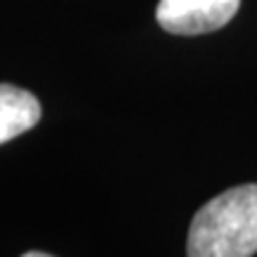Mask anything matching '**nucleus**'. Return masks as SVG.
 <instances>
[{
  "label": "nucleus",
  "mask_w": 257,
  "mask_h": 257,
  "mask_svg": "<svg viewBox=\"0 0 257 257\" xmlns=\"http://www.w3.org/2000/svg\"><path fill=\"white\" fill-rule=\"evenodd\" d=\"M191 257H250L257 252V184L229 188L195 212Z\"/></svg>",
  "instance_id": "1"
},
{
  "label": "nucleus",
  "mask_w": 257,
  "mask_h": 257,
  "mask_svg": "<svg viewBox=\"0 0 257 257\" xmlns=\"http://www.w3.org/2000/svg\"><path fill=\"white\" fill-rule=\"evenodd\" d=\"M240 0H160L155 17L176 36H200L226 27L238 12Z\"/></svg>",
  "instance_id": "2"
},
{
  "label": "nucleus",
  "mask_w": 257,
  "mask_h": 257,
  "mask_svg": "<svg viewBox=\"0 0 257 257\" xmlns=\"http://www.w3.org/2000/svg\"><path fill=\"white\" fill-rule=\"evenodd\" d=\"M41 119V102L24 88L0 83V143L34 128Z\"/></svg>",
  "instance_id": "3"
},
{
  "label": "nucleus",
  "mask_w": 257,
  "mask_h": 257,
  "mask_svg": "<svg viewBox=\"0 0 257 257\" xmlns=\"http://www.w3.org/2000/svg\"><path fill=\"white\" fill-rule=\"evenodd\" d=\"M24 257H48V252H41V250H34V252H24Z\"/></svg>",
  "instance_id": "4"
}]
</instances>
